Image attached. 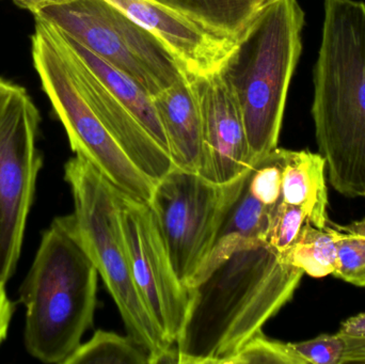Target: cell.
I'll return each mask as SVG.
<instances>
[{
    "label": "cell",
    "instance_id": "6da1fadb",
    "mask_svg": "<svg viewBox=\"0 0 365 364\" xmlns=\"http://www.w3.org/2000/svg\"><path fill=\"white\" fill-rule=\"evenodd\" d=\"M304 274L264 241L234 250L188 288L179 364H229L293 298Z\"/></svg>",
    "mask_w": 365,
    "mask_h": 364
},
{
    "label": "cell",
    "instance_id": "7a4b0ae2",
    "mask_svg": "<svg viewBox=\"0 0 365 364\" xmlns=\"http://www.w3.org/2000/svg\"><path fill=\"white\" fill-rule=\"evenodd\" d=\"M312 113L328 180L347 198H365V4L325 0L314 66Z\"/></svg>",
    "mask_w": 365,
    "mask_h": 364
},
{
    "label": "cell",
    "instance_id": "3957f363",
    "mask_svg": "<svg viewBox=\"0 0 365 364\" xmlns=\"http://www.w3.org/2000/svg\"><path fill=\"white\" fill-rule=\"evenodd\" d=\"M98 278L68 216L55 218L19 288L26 308L24 343L34 358L66 364L76 352L93 325Z\"/></svg>",
    "mask_w": 365,
    "mask_h": 364
},
{
    "label": "cell",
    "instance_id": "277c9868",
    "mask_svg": "<svg viewBox=\"0 0 365 364\" xmlns=\"http://www.w3.org/2000/svg\"><path fill=\"white\" fill-rule=\"evenodd\" d=\"M304 24L297 0H276L236 41L220 68L240 105L255 164L278 147Z\"/></svg>",
    "mask_w": 365,
    "mask_h": 364
},
{
    "label": "cell",
    "instance_id": "5b68a950",
    "mask_svg": "<svg viewBox=\"0 0 365 364\" xmlns=\"http://www.w3.org/2000/svg\"><path fill=\"white\" fill-rule=\"evenodd\" d=\"M74 212L68 216L79 243L117 305L128 335L151 352V364L170 348L145 308L133 278L120 215V194L81 156L64 166Z\"/></svg>",
    "mask_w": 365,
    "mask_h": 364
},
{
    "label": "cell",
    "instance_id": "8992f818",
    "mask_svg": "<svg viewBox=\"0 0 365 364\" xmlns=\"http://www.w3.org/2000/svg\"><path fill=\"white\" fill-rule=\"evenodd\" d=\"M34 15L132 77L152 96L187 76L160 38L107 0H74Z\"/></svg>",
    "mask_w": 365,
    "mask_h": 364
},
{
    "label": "cell",
    "instance_id": "52a82bcc",
    "mask_svg": "<svg viewBox=\"0 0 365 364\" xmlns=\"http://www.w3.org/2000/svg\"><path fill=\"white\" fill-rule=\"evenodd\" d=\"M32 59L43 90L61 121L71 147L130 198L149 203L156 184L124 153L81 94L66 56L36 19Z\"/></svg>",
    "mask_w": 365,
    "mask_h": 364
},
{
    "label": "cell",
    "instance_id": "ba28073f",
    "mask_svg": "<svg viewBox=\"0 0 365 364\" xmlns=\"http://www.w3.org/2000/svg\"><path fill=\"white\" fill-rule=\"evenodd\" d=\"M40 111L25 88L0 78V284L16 269L43 155Z\"/></svg>",
    "mask_w": 365,
    "mask_h": 364
},
{
    "label": "cell",
    "instance_id": "9c48e42d",
    "mask_svg": "<svg viewBox=\"0 0 365 364\" xmlns=\"http://www.w3.org/2000/svg\"><path fill=\"white\" fill-rule=\"evenodd\" d=\"M247 173L232 183L219 185L199 173L175 167L156 183L148 204L173 269L186 288L207 259Z\"/></svg>",
    "mask_w": 365,
    "mask_h": 364
},
{
    "label": "cell",
    "instance_id": "30bf717a",
    "mask_svg": "<svg viewBox=\"0 0 365 364\" xmlns=\"http://www.w3.org/2000/svg\"><path fill=\"white\" fill-rule=\"evenodd\" d=\"M120 215L137 291L158 328L175 345L189 303L148 203L120 194Z\"/></svg>",
    "mask_w": 365,
    "mask_h": 364
},
{
    "label": "cell",
    "instance_id": "8fae6325",
    "mask_svg": "<svg viewBox=\"0 0 365 364\" xmlns=\"http://www.w3.org/2000/svg\"><path fill=\"white\" fill-rule=\"evenodd\" d=\"M189 79L203 124V156L197 173L219 185L232 183L255 166L240 105L220 71Z\"/></svg>",
    "mask_w": 365,
    "mask_h": 364
},
{
    "label": "cell",
    "instance_id": "7c38bea8",
    "mask_svg": "<svg viewBox=\"0 0 365 364\" xmlns=\"http://www.w3.org/2000/svg\"><path fill=\"white\" fill-rule=\"evenodd\" d=\"M41 21L66 56L81 94L103 125L135 166L151 181L158 183L175 167L170 155L158 145L138 119L104 87L89 68L60 40L53 28L49 24Z\"/></svg>",
    "mask_w": 365,
    "mask_h": 364
},
{
    "label": "cell",
    "instance_id": "4fadbf2b",
    "mask_svg": "<svg viewBox=\"0 0 365 364\" xmlns=\"http://www.w3.org/2000/svg\"><path fill=\"white\" fill-rule=\"evenodd\" d=\"M160 38L188 77L218 72L236 41L215 36L152 0H107Z\"/></svg>",
    "mask_w": 365,
    "mask_h": 364
},
{
    "label": "cell",
    "instance_id": "5bb4252c",
    "mask_svg": "<svg viewBox=\"0 0 365 364\" xmlns=\"http://www.w3.org/2000/svg\"><path fill=\"white\" fill-rule=\"evenodd\" d=\"M173 164L199 172L203 156V124L197 93L188 76L153 96Z\"/></svg>",
    "mask_w": 365,
    "mask_h": 364
},
{
    "label": "cell",
    "instance_id": "9a60e30c",
    "mask_svg": "<svg viewBox=\"0 0 365 364\" xmlns=\"http://www.w3.org/2000/svg\"><path fill=\"white\" fill-rule=\"evenodd\" d=\"M51 27L60 40L89 68L104 87L138 119L158 145L170 155L168 140L154 106L153 96L132 77L92 53L72 36L63 33L53 26Z\"/></svg>",
    "mask_w": 365,
    "mask_h": 364
},
{
    "label": "cell",
    "instance_id": "2e32d148",
    "mask_svg": "<svg viewBox=\"0 0 365 364\" xmlns=\"http://www.w3.org/2000/svg\"><path fill=\"white\" fill-rule=\"evenodd\" d=\"M248 173L237 197L225 214L207 259L188 288L240 246L255 241L266 243L272 209L262 204L250 194L247 187Z\"/></svg>",
    "mask_w": 365,
    "mask_h": 364
},
{
    "label": "cell",
    "instance_id": "e0dca14e",
    "mask_svg": "<svg viewBox=\"0 0 365 364\" xmlns=\"http://www.w3.org/2000/svg\"><path fill=\"white\" fill-rule=\"evenodd\" d=\"M326 160L308 150H287L283 172L282 201L300 207L309 222L325 228L328 220V188Z\"/></svg>",
    "mask_w": 365,
    "mask_h": 364
},
{
    "label": "cell",
    "instance_id": "ac0fdd59",
    "mask_svg": "<svg viewBox=\"0 0 365 364\" xmlns=\"http://www.w3.org/2000/svg\"><path fill=\"white\" fill-rule=\"evenodd\" d=\"M206 31L237 41L262 11L276 0H152Z\"/></svg>",
    "mask_w": 365,
    "mask_h": 364
},
{
    "label": "cell",
    "instance_id": "d6986e66",
    "mask_svg": "<svg viewBox=\"0 0 365 364\" xmlns=\"http://www.w3.org/2000/svg\"><path fill=\"white\" fill-rule=\"evenodd\" d=\"M283 260L312 278L332 275L336 264L334 232L327 222L325 228H317L307 222L297 241L281 254Z\"/></svg>",
    "mask_w": 365,
    "mask_h": 364
},
{
    "label": "cell",
    "instance_id": "ffe728a7",
    "mask_svg": "<svg viewBox=\"0 0 365 364\" xmlns=\"http://www.w3.org/2000/svg\"><path fill=\"white\" fill-rule=\"evenodd\" d=\"M151 352L130 336L98 331L66 364H151Z\"/></svg>",
    "mask_w": 365,
    "mask_h": 364
},
{
    "label": "cell",
    "instance_id": "44dd1931",
    "mask_svg": "<svg viewBox=\"0 0 365 364\" xmlns=\"http://www.w3.org/2000/svg\"><path fill=\"white\" fill-rule=\"evenodd\" d=\"M334 232L336 264L334 276L353 286L365 288V217L341 226L328 220Z\"/></svg>",
    "mask_w": 365,
    "mask_h": 364
},
{
    "label": "cell",
    "instance_id": "7402d4cb",
    "mask_svg": "<svg viewBox=\"0 0 365 364\" xmlns=\"http://www.w3.org/2000/svg\"><path fill=\"white\" fill-rule=\"evenodd\" d=\"M287 150L277 147L255 162L247 177V187L269 209L282 202L283 172Z\"/></svg>",
    "mask_w": 365,
    "mask_h": 364
},
{
    "label": "cell",
    "instance_id": "603a6c76",
    "mask_svg": "<svg viewBox=\"0 0 365 364\" xmlns=\"http://www.w3.org/2000/svg\"><path fill=\"white\" fill-rule=\"evenodd\" d=\"M229 364H306L291 343L270 340L263 331L251 339Z\"/></svg>",
    "mask_w": 365,
    "mask_h": 364
},
{
    "label": "cell",
    "instance_id": "cb8c5ba5",
    "mask_svg": "<svg viewBox=\"0 0 365 364\" xmlns=\"http://www.w3.org/2000/svg\"><path fill=\"white\" fill-rule=\"evenodd\" d=\"M307 222L308 218L300 207L282 201L272 209L266 244L284 254L297 241Z\"/></svg>",
    "mask_w": 365,
    "mask_h": 364
},
{
    "label": "cell",
    "instance_id": "d4e9b609",
    "mask_svg": "<svg viewBox=\"0 0 365 364\" xmlns=\"http://www.w3.org/2000/svg\"><path fill=\"white\" fill-rule=\"evenodd\" d=\"M292 348L306 364H341L345 350L342 335H319L307 341L291 343Z\"/></svg>",
    "mask_w": 365,
    "mask_h": 364
},
{
    "label": "cell",
    "instance_id": "484cf974",
    "mask_svg": "<svg viewBox=\"0 0 365 364\" xmlns=\"http://www.w3.org/2000/svg\"><path fill=\"white\" fill-rule=\"evenodd\" d=\"M6 284H0V345L8 336L9 327L12 320L14 305L6 292Z\"/></svg>",
    "mask_w": 365,
    "mask_h": 364
},
{
    "label": "cell",
    "instance_id": "4316f807",
    "mask_svg": "<svg viewBox=\"0 0 365 364\" xmlns=\"http://www.w3.org/2000/svg\"><path fill=\"white\" fill-rule=\"evenodd\" d=\"M344 339L345 350L341 364L365 363V339L349 337Z\"/></svg>",
    "mask_w": 365,
    "mask_h": 364
},
{
    "label": "cell",
    "instance_id": "83f0119b",
    "mask_svg": "<svg viewBox=\"0 0 365 364\" xmlns=\"http://www.w3.org/2000/svg\"><path fill=\"white\" fill-rule=\"evenodd\" d=\"M338 333L344 337L365 339V312L343 322Z\"/></svg>",
    "mask_w": 365,
    "mask_h": 364
},
{
    "label": "cell",
    "instance_id": "f1b7e54d",
    "mask_svg": "<svg viewBox=\"0 0 365 364\" xmlns=\"http://www.w3.org/2000/svg\"><path fill=\"white\" fill-rule=\"evenodd\" d=\"M13 1L21 8L30 11L32 14H36L38 11L48 8V6L68 4V2L74 1V0H13Z\"/></svg>",
    "mask_w": 365,
    "mask_h": 364
}]
</instances>
